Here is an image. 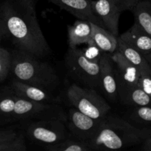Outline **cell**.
I'll return each mask as SVG.
<instances>
[{"label":"cell","mask_w":151,"mask_h":151,"mask_svg":"<svg viewBox=\"0 0 151 151\" xmlns=\"http://www.w3.org/2000/svg\"><path fill=\"white\" fill-rule=\"evenodd\" d=\"M10 88L17 96L31 101L49 104H59L60 102L59 99L53 97L50 91L21 82L18 80H14L12 82Z\"/></svg>","instance_id":"13"},{"label":"cell","mask_w":151,"mask_h":151,"mask_svg":"<svg viewBox=\"0 0 151 151\" xmlns=\"http://www.w3.org/2000/svg\"><path fill=\"white\" fill-rule=\"evenodd\" d=\"M141 150L144 151H151V136L142 143Z\"/></svg>","instance_id":"29"},{"label":"cell","mask_w":151,"mask_h":151,"mask_svg":"<svg viewBox=\"0 0 151 151\" xmlns=\"http://www.w3.org/2000/svg\"><path fill=\"white\" fill-rule=\"evenodd\" d=\"M66 96L73 107L96 120L104 119L110 110V106L94 88L72 84L67 89Z\"/></svg>","instance_id":"4"},{"label":"cell","mask_w":151,"mask_h":151,"mask_svg":"<svg viewBox=\"0 0 151 151\" xmlns=\"http://www.w3.org/2000/svg\"><path fill=\"white\" fill-rule=\"evenodd\" d=\"M4 36H5V31H4V28L2 23L0 22V41H1Z\"/></svg>","instance_id":"30"},{"label":"cell","mask_w":151,"mask_h":151,"mask_svg":"<svg viewBox=\"0 0 151 151\" xmlns=\"http://www.w3.org/2000/svg\"><path fill=\"white\" fill-rule=\"evenodd\" d=\"M18 134H19V133L13 129L0 131V142L12 139L15 138Z\"/></svg>","instance_id":"28"},{"label":"cell","mask_w":151,"mask_h":151,"mask_svg":"<svg viewBox=\"0 0 151 151\" xmlns=\"http://www.w3.org/2000/svg\"><path fill=\"white\" fill-rule=\"evenodd\" d=\"M100 122L74 107L70 108L66 113L65 124L71 137L81 141L88 142L97 131Z\"/></svg>","instance_id":"8"},{"label":"cell","mask_w":151,"mask_h":151,"mask_svg":"<svg viewBox=\"0 0 151 151\" xmlns=\"http://www.w3.org/2000/svg\"><path fill=\"white\" fill-rule=\"evenodd\" d=\"M47 151H92L88 142L69 137L56 145L44 147Z\"/></svg>","instance_id":"19"},{"label":"cell","mask_w":151,"mask_h":151,"mask_svg":"<svg viewBox=\"0 0 151 151\" xmlns=\"http://www.w3.org/2000/svg\"><path fill=\"white\" fill-rule=\"evenodd\" d=\"M12 117L16 119H42L56 118L65 121V114L59 104L38 103L16 95V104Z\"/></svg>","instance_id":"7"},{"label":"cell","mask_w":151,"mask_h":151,"mask_svg":"<svg viewBox=\"0 0 151 151\" xmlns=\"http://www.w3.org/2000/svg\"><path fill=\"white\" fill-rule=\"evenodd\" d=\"M150 136V128H138L118 116L107 114L88 144L92 151L119 150L142 144Z\"/></svg>","instance_id":"2"},{"label":"cell","mask_w":151,"mask_h":151,"mask_svg":"<svg viewBox=\"0 0 151 151\" xmlns=\"http://www.w3.org/2000/svg\"><path fill=\"white\" fill-rule=\"evenodd\" d=\"M35 4L32 0H7L0 6V22L18 50L42 58L50 49L38 24Z\"/></svg>","instance_id":"1"},{"label":"cell","mask_w":151,"mask_h":151,"mask_svg":"<svg viewBox=\"0 0 151 151\" xmlns=\"http://www.w3.org/2000/svg\"><path fill=\"white\" fill-rule=\"evenodd\" d=\"M121 103L132 106H151V96L136 86L127 93Z\"/></svg>","instance_id":"20"},{"label":"cell","mask_w":151,"mask_h":151,"mask_svg":"<svg viewBox=\"0 0 151 151\" xmlns=\"http://www.w3.org/2000/svg\"><path fill=\"white\" fill-rule=\"evenodd\" d=\"M91 26V41L87 44H94L102 52L109 54L115 52L118 47V36L113 34L105 28L92 22Z\"/></svg>","instance_id":"15"},{"label":"cell","mask_w":151,"mask_h":151,"mask_svg":"<svg viewBox=\"0 0 151 151\" xmlns=\"http://www.w3.org/2000/svg\"><path fill=\"white\" fill-rule=\"evenodd\" d=\"M137 24L151 37V0H144L138 3L131 10Z\"/></svg>","instance_id":"18"},{"label":"cell","mask_w":151,"mask_h":151,"mask_svg":"<svg viewBox=\"0 0 151 151\" xmlns=\"http://www.w3.org/2000/svg\"><path fill=\"white\" fill-rule=\"evenodd\" d=\"M27 145L23 133H19L15 138L0 142V151H25Z\"/></svg>","instance_id":"23"},{"label":"cell","mask_w":151,"mask_h":151,"mask_svg":"<svg viewBox=\"0 0 151 151\" xmlns=\"http://www.w3.org/2000/svg\"><path fill=\"white\" fill-rule=\"evenodd\" d=\"M68 35L69 48H76L81 44H87L91 41V22L78 19L73 24L68 26Z\"/></svg>","instance_id":"16"},{"label":"cell","mask_w":151,"mask_h":151,"mask_svg":"<svg viewBox=\"0 0 151 151\" xmlns=\"http://www.w3.org/2000/svg\"><path fill=\"white\" fill-rule=\"evenodd\" d=\"M138 86L146 93L151 96V75H140L138 81Z\"/></svg>","instance_id":"26"},{"label":"cell","mask_w":151,"mask_h":151,"mask_svg":"<svg viewBox=\"0 0 151 151\" xmlns=\"http://www.w3.org/2000/svg\"><path fill=\"white\" fill-rule=\"evenodd\" d=\"M129 116L138 123L151 125V106H133Z\"/></svg>","instance_id":"22"},{"label":"cell","mask_w":151,"mask_h":151,"mask_svg":"<svg viewBox=\"0 0 151 151\" xmlns=\"http://www.w3.org/2000/svg\"><path fill=\"white\" fill-rule=\"evenodd\" d=\"M100 88L104 94L111 101H115L118 97L114 62L111 54L103 52L100 60Z\"/></svg>","instance_id":"11"},{"label":"cell","mask_w":151,"mask_h":151,"mask_svg":"<svg viewBox=\"0 0 151 151\" xmlns=\"http://www.w3.org/2000/svg\"><path fill=\"white\" fill-rule=\"evenodd\" d=\"M145 58H146L147 60L148 63H149L150 66V68H151V55L147 56V57H145Z\"/></svg>","instance_id":"31"},{"label":"cell","mask_w":151,"mask_h":151,"mask_svg":"<svg viewBox=\"0 0 151 151\" xmlns=\"http://www.w3.org/2000/svg\"><path fill=\"white\" fill-rule=\"evenodd\" d=\"M26 136L31 142L44 147L71 137L65 121L56 118L36 119L31 122L26 128Z\"/></svg>","instance_id":"6"},{"label":"cell","mask_w":151,"mask_h":151,"mask_svg":"<svg viewBox=\"0 0 151 151\" xmlns=\"http://www.w3.org/2000/svg\"><path fill=\"white\" fill-rule=\"evenodd\" d=\"M116 50L139 70L140 75H151L150 66L144 56L133 47L121 41L118 37Z\"/></svg>","instance_id":"17"},{"label":"cell","mask_w":151,"mask_h":151,"mask_svg":"<svg viewBox=\"0 0 151 151\" xmlns=\"http://www.w3.org/2000/svg\"><path fill=\"white\" fill-rule=\"evenodd\" d=\"M81 50L86 58L91 60H100L102 54H103V52L96 45L93 44H87V47Z\"/></svg>","instance_id":"25"},{"label":"cell","mask_w":151,"mask_h":151,"mask_svg":"<svg viewBox=\"0 0 151 151\" xmlns=\"http://www.w3.org/2000/svg\"><path fill=\"white\" fill-rule=\"evenodd\" d=\"M16 100V94L11 88L8 91L0 93V114L12 117Z\"/></svg>","instance_id":"21"},{"label":"cell","mask_w":151,"mask_h":151,"mask_svg":"<svg viewBox=\"0 0 151 151\" xmlns=\"http://www.w3.org/2000/svg\"><path fill=\"white\" fill-rule=\"evenodd\" d=\"M91 3L93 12L103 27L118 36V21L121 11L117 0H95Z\"/></svg>","instance_id":"10"},{"label":"cell","mask_w":151,"mask_h":151,"mask_svg":"<svg viewBox=\"0 0 151 151\" xmlns=\"http://www.w3.org/2000/svg\"><path fill=\"white\" fill-rule=\"evenodd\" d=\"M81 20L88 21L102 27V22L93 12L92 0H47Z\"/></svg>","instance_id":"12"},{"label":"cell","mask_w":151,"mask_h":151,"mask_svg":"<svg viewBox=\"0 0 151 151\" xmlns=\"http://www.w3.org/2000/svg\"><path fill=\"white\" fill-rule=\"evenodd\" d=\"M17 49L11 54L10 70L18 81L50 92L59 85V75L50 64Z\"/></svg>","instance_id":"3"},{"label":"cell","mask_w":151,"mask_h":151,"mask_svg":"<svg viewBox=\"0 0 151 151\" xmlns=\"http://www.w3.org/2000/svg\"><path fill=\"white\" fill-rule=\"evenodd\" d=\"M142 1H144V0H117L121 12L126 11V10H130L131 11L133 7L138 3Z\"/></svg>","instance_id":"27"},{"label":"cell","mask_w":151,"mask_h":151,"mask_svg":"<svg viewBox=\"0 0 151 151\" xmlns=\"http://www.w3.org/2000/svg\"><path fill=\"white\" fill-rule=\"evenodd\" d=\"M118 38L142 53L144 57L151 55V37L136 23Z\"/></svg>","instance_id":"14"},{"label":"cell","mask_w":151,"mask_h":151,"mask_svg":"<svg viewBox=\"0 0 151 151\" xmlns=\"http://www.w3.org/2000/svg\"><path fill=\"white\" fill-rule=\"evenodd\" d=\"M33 1H34V2H36V0H32Z\"/></svg>","instance_id":"32"},{"label":"cell","mask_w":151,"mask_h":151,"mask_svg":"<svg viewBox=\"0 0 151 151\" xmlns=\"http://www.w3.org/2000/svg\"><path fill=\"white\" fill-rule=\"evenodd\" d=\"M111 58L115 65V71L118 98L122 102L127 93L138 86L140 73L139 70L117 50L111 54Z\"/></svg>","instance_id":"9"},{"label":"cell","mask_w":151,"mask_h":151,"mask_svg":"<svg viewBox=\"0 0 151 151\" xmlns=\"http://www.w3.org/2000/svg\"><path fill=\"white\" fill-rule=\"evenodd\" d=\"M11 67V53L0 47V82L7 78Z\"/></svg>","instance_id":"24"},{"label":"cell","mask_w":151,"mask_h":151,"mask_svg":"<svg viewBox=\"0 0 151 151\" xmlns=\"http://www.w3.org/2000/svg\"><path fill=\"white\" fill-rule=\"evenodd\" d=\"M65 65L71 76L86 87L94 89L100 88V60H89L82 50L76 47L68 49Z\"/></svg>","instance_id":"5"}]
</instances>
